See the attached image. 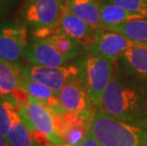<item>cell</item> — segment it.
Masks as SVG:
<instances>
[{
	"instance_id": "cell-1",
	"label": "cell",
	"mask_w": 147,
	"mask_h": 146,
	"mask_svg": "<svg viewBox=\"0 0 147 146\" xmlns=\"http://www.w3.org/2000/svg\"><path fill=\"white\" fill-rule=\"evenodd\" d=\"M100 109L126 122L146 119L147 80L125 75L115 67Z\"/></svg>"
},
{
	"instance_id": "cell-2",
	"label": "cell",
	"mask_w": 147,
	"mask_h": 146,
	"mask_svg": "<svg viewBox=\"0 0 147 146\" xmlns=\"http://www.w3.org/2000/svg\"><path fill=\"white\" fill-rule=\"evenodd\" d=\"M91 131L102 146H147V118L126 122L98 108Z\"/></svg>"
},
{
	"instance_id": "cell-3",
	"label": "cell",
	"mask_w": 147,
	"mask_h": 146,
	"mask_svg": "<svg viewBox=\"0 0 147 146\" xmlns=\"http://www.w3.org/2000/svg\"><path fill=\"white\" fill-rule=\"evenodd\" d=\"M74 63L79 69V79L86 86L95 105L100 108L116 64L87 50H84Z\"/></svg>"
},
{
	"instance_id": "cell-4",
	"label": "cell",
	"mask_w": 147,
	"mask_h": 146,
	"mask_svg": "<svg viewBox=\"0 0 147 146\" xmlns=\"http://www.w3.org/2000/svg\"><path fill=\"white\" fill-rule=\"evenodd\" d=\"M65 0H25L18 19L30 33L58 25L65 10Z\"/></svg>"
},
{
	"instance_id": "cell-5",
	"label": "cell",
	"mask_w": 147,
	"mask_h": 146,
	"mask_svg": "<svg viewBox=\"0 0 147 146\" xmlns=\"http://www.w3.org/2000/svg\"><path fill=\"white\" fill-rule=\"evenodd\" d=\"M58 100L67 112L84 120L90 125L92 124L98 107L79 77L65 83L58 93Z\"/></svg>"
},
{
	"instance_id": "cell-6",
	"label": "cell",
	"mask_w": 147,
	"mask_h": 146,
	"mask_svg": "<svg viewBox=\"0 0 147 146\" xmlns=\"http://www.w3.org/2000/svg\"><path fill=\"white\" fill-rule=\"evenodd\" d=\"M19 116L30 133L45 136L51 143H65L58 135L51 111L46 105L30 100L21 102Z\"/></svg>"
},
{
	"instance_id": "cell-7",
	"label": "cell",
	"mask_w": 147,
	"mask_h": 146,
	"mask_svg": "<svg viewBox=\"0 0 147 146\" xmlns=\"http://www.w3.org/2000/svg\"><path fill=\"white\" fill-rule=\"evenodd\" d=\"M18 65L23 78L42 83L57 94L68 81L79 77V69L74 62L58 67L35 66L30 63Z\"/></svg>"
},
{
	"instance_id": "cell-8",
	"label": "cell",
	"mask_w": 147,
	"mask_h": 146,
	"mask_svg": "<svg viewBox=\"0 0 147 146\" xmlns=\"http://www.w3.org/2000/svg\"><path fill=\"white\" fill-rule=\"evenodd\" d=\"M28 34L29 30L18 18L0 22V58L19 63L30 40Z\"/></svg>"
},
{
	"instance_id": "cell-9",
	"label": "cell",
	"mask_w": 147,
	"mask_h": 146,
	"mask_svg": "<svg viewBox=\"0 0 147 146\" xmlns=\"http://www.w3.org/2000/svg\"><path fill=\"white\" fill-rule=\"evenodd\" d=\"M140 44L121 33L105 29H98L93 41L84 48L92 53L115 63L128 48Z\"/></svg>"
},
{
	"instance_id": "cell-10",
	"label": "cell",
	"mask_w": 147,
	"mask_h": 146,
	"mask_svg": "<svg viewBox=\"0 0 147 146\" xmlns=\"http://www.w3.org/2000/svg\"><path fill=\"white\" fill-rule=\"evenodd\" d=\"M24 59L35 66L58 67L69 64V60L62 55L47 40L30 37L25 49Z\"/></svg>"
},
{
	"instance_id": "cell-11",
	"label": "cell",
	"mask_w": 147,
	"mask_h": 146,
	"mask_svg": "<svg viewBox=\"0 0 147 146\" xmlns=\"http://www.w3.org/2000/svg\"><path fill=\"white\" fill-rule=\"evenodd\" d=\"M115 67L123 74L147 80V45L140 43L124 51Z\"/></svg>"
},
{
	"instance_id": "cell-12",
	"label": "cell",
	"mask_w": 147,
	"mask_h": 146,
	"mask_svg": "<svg viewBox=\"0 0 147 146\" xmlns=\"http://www.w3.org/2000/svg\"><path fill=\"white\" fill-rule=\"evenodd\" d=\"M59 26L62 32L81 44L84 48L93 41L98 30L65 10L59 22Z\"/></svg>"
},
{
	"instance_id": "cell-13",
	"label": "cell",
	"mask_w": 147,
	"mask_h": 146,
	"mask_svg": "<svg viewBox=\"0 0 147 146\" xmlns=\"http://www.w3.org/2000/svg\"><path fill=\"white\" fill-rule=\"evenodd\" d=\"M21 82L22 75L18 63H11L0 58V97L14 98L22 89Z\"/></svg>"
},
{
	"instance_id": "cell-14",
	"label": "cell",
	"mask_w": 147,
	"mask_h": 146,
	"mask_svg": "<svg viewBox=\"0 0 147 146\" xmlns=\"http://www.w3.org/2000/svg\"><path fill=\"white\" fill-rule=\"evenodd\" d=\"M65 8L90 26L102 29L98 0H65Z\"/></svg>"
},
{
	"instance_id": "cell-15",
	"label": "cell",
	"mask_w": 147,
	"mask_h": 146,
	"mask_svg": "<svg viewBox=\"0 0 147 146\" xmlns=\"http://www.w3.org/2000/svg\"><path fill=\"white\" fill-rule=\"evenodd\" d=\"M21 87L26 92L29 100L40 102L46 105L49 110H54L61 106L57 93H55L53 90L42 83L33 82V81L22 77Z\"/></svg>"
},
{
	"instance_id": "cell-16",
	"label": "cell",
	"mask_w": 147,
	"mask_h": 146,
	"mask_svg": "<svg viewBox=\"0 0 147 146\" xmlns=\"http://www.w3.org/2000/svg\"><path fill=\"white\" fill-rule=\"evenodd\" d=\"M99 10L101 14L102 29L105 30L111 27L126 24L131 21L143 19L139 15L131 13L120 6L112 4V3L99 1Z\"/></svg>"
},
{
	"instance_id": "cell-17",
	"label": "cell",
	"mask_w": 147,
	"mask_h": 146,
	"mask_svg": "<svg viewBox=\"0 0 147 146\" xmlns=\"http://www.w3.org/2000/svg\"><path fill=\"white\" fill-rule=\"evenodd\" d=\"M44 40L51 43L62 55H64L70 62L77 59L84 50L82 45L62 32L53 34Z\"/></svg>"
},
{
	"instance_id": "cell-18",
	"label": "cell",
	"mask_w": 147,
	"mask_h": 146,
	"mask_svg": "<svg viewBox=\"0 0 147 146\" xmlns=\"http://www.w3.org/2000/svg\"><path fill=\"white\" fill-rule=\"evenodd\" d=\"M20 102L16 99L0 97V134L7 136L13 122L19 118Z\"/></svg>"
},
{
	"instance_id": "cell-19",
	"label": "cell",
	"mask_w": 147,
	"mask_h": 146,
	"mask_svg": "<svg viewBox=\"0 0 147 146\" xmlns=\"http://www.w3.org/2000/svg\"><path fill=\"white\" fill-rule=\"evenodd\" d=\"M106 30L121 33L133 41L147 45V19L131 21L120 26L108 28Z\"/></svg>"
},
{
	"instance_id": "cell-20",
	"label": "cell",
	"mask_w": 147,
	"mask_h": 146,
	"mask_svg": "<svg viewBox=\"0 0 147 146\" xmlns=\"http://www.w3.org/2000/svg\"><path fill=\"white\" fill-rule=\"evenodd\" d=\"M6 137L11 146H36L29 128L20 117L13 122Z\"/></svg>"
},
{
	"instance_id": "cell-21",
	"label": "cell",
	"mask_w": 147,
	"mask_h": 146,
	"mask_svg": "<svg viewBox=\"0 0 147 146\" xmlns=\"http://www.w3.org/2000/svg\"><path fill=\"white\" fill-rule=\"evenodd\" d=\"M118 5L131 13L147 19V0H99Z\"/></svg>"
},
{
	"instance_id": "cell-22",
	"label": "cell",
	"mask_w": 147,
	"mask_h": 146,
	"mask_svg": "<svg viewBox=\"0 0 147 146\" xmlns=\"http://www.w3.org/2000/svg\"><path fill=\"white\" fill-rule=\"evenodd\" d=\"M20 1L21 0H0V19L13 11Z\"/></svg>"
},
{
	"instance_id": "cell-23",
	"label": "cell",
	"mask_w": 147,
	"mask_h": 146,
	"mask_svg": "<svg viewBox=\"0 0 147 146\" xmlns=\"http://www.w3.org/2000/svg\"><path fill=\"white\" fill-rule=\"evenodd\" d=\"M80 146H102L100 141L97 139L95 135L93 134V132L91 131V129L86 133V136L83 139L82 143L80 144Z\"/></svg>"
},
{
	"instance_id": "cell-24",
	"label": "cell",
	"mask_w": 147,
	"mask_h": 146,
	"mask_svg": "<svg viewBox=\"0 0 147 146\" xmlns=\"http://www.w3.org/2000/svg\"><path fill=\"white\" fill-rule=\"evenodd\" d=\"M0 146H11L7 139V137L2 134H0Z\"/></svg>"
},
{
	"instance_id": "cell-25",
	"label": "cell",
	"mask_w": 147,
	"mask_h": 146,
	"mask_svg": "<svg viewBox=\"0 0 147 146\" xmlns=\"http://www.w3.org/2000/svg\"><path fill=\"white\" fill-rule=\"evenodd\" d=\"M36 146H39L37 145ZM44 146H71L69 144H67V143H51V142H49V143H48L47 145H44Z\"/></svg>"
},
{
	"instance_id": "cell-26",
	"label": "cell",
	"mask_w": 147,
	"mask_h": 146,
	"mask_svg": "<svg viewBox=\"0 0 147 146\" xmlns=\"http://www.w3.org/2000/svg\"><path fill=\"white\" fill-rule=\"evenodd\" d=\"M98 1H99V0H98Z\"/></svg>"
}]
</instances>
